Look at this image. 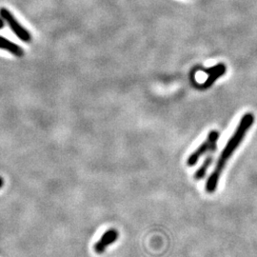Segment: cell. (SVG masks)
<instances>
[{
	"mask_svg": "<svg viewBox=\"0 0 257 257\" xmlns=\"http://www.w3.org/2000/svg\"><path fill=\"white\" fill-rule=\"evenodd\" d=\"M253 122H254V115L251 112L245 113L240 119L238 126L236 127L233 135L231 136V138L229 139L224 150L222 151L220 156L217 159L216 165L214 167V170L212 171L210 177L206 182L205 189L207 193H213L217 190L218 182L220 180L221 175L226 167V164L228 163L229 159L236 151V149L239 147V145L241 144L246 135L248 134V130L252 126Z\"/></svg>",
	"mask_w": 257,
	"mask_h": 257,
	"instance_id": "obj_1",
	"label": "cell"
},
{
	"mask_svg": "<svg viewBox=\"0 0 257 257\" xmlns=\"http://www.w3.org/2000/svg\"><path fill=\"white\" fill-rule=\"evenodd\" d=\"M219 133L217 131H211L206 140L197 148L187 159V164L190 167L195 165L201 156L206 154L214 153L217 150V141L219 139Z\"/></svg>",
	"mask_w": 257,
	"mask_h": 257,
	"instance_id": "obj_2",
	"label": "cell"
},
{
	"mask_svg": "<svg viewBox=\"0 0 257 257\" xmlns=\"http://www.w3.org/2000/svg\"><path fill=\"white\" fill-rule=\"evenodd\" d=\"M0 18L7 22L11 30L14 32V34L19 37L20 40L29 43L32 40V36L29 33L27 29L23 27L17 19L14 17V15L6 8H0Z\"/></svg>",
	"mask_w": 257,
	"mask_h": 257,
	"instance_id": "obj_3",
	"label": "cell"
},
{
	"mask_svg": "<svg viewBox=\"0 0 257 257\" xmlns=\"http://www.w3.org/2000/svg\"><path fill=\"white\" fill-rule=\"evenodd\" d=\"M118 238V232L117 230L114 229H110L107 230L103 235H102L100 240L95 244L94 249L96 252L102 253L108 246L111 245L112 243H114Z\"/></svg>",
	"mask_w": 257,
	"mask_h": 257,
	"instance_id": "obj_4",
	"label": "cell"
},
{
	"mask_svg": "<svg viewBox=\"0 0 257 257\" xmlns=\"http://www.w3.org/2000/svg\"><path fill=\"white\" fill-rule=\"evenodd\" d=\"M0 50L6 51L17 57H23L24 51L21 47L8 40L5 37H0Z\"/></svg>",
	"mask_w": 257,
	"mask_h": 257,
	"instance_id": "obj_5",
	"label": "cell"
},
{
	"mask_svg": "<svg viewBox=\"0 0 257 257\" xmlns=\"http://www.w3.org/2000/svg\"><path fill=\"white\" fill-rule=\"evenodd\" d=\"M212 161H213V153H211V154L208 155V157L205 159V161L203 162L201 167L195 173L194 178L196 180H201V179L205 177V175H206L207 172H208V169L211 167Z\"/></svg>",
	"mask_w": 257,
	"mask_h": 257,
	"instance_id": "obj_6",
	"label": "cell"
},
{
	"mask_svg": "<svg viewBox=\"0 0 257 257\" xmlns=\"http://www.w3.org/2000/svg\"><path fill=\"white\" fill-rule=\"evenodd\" d=\"M214 71H212L211 73V76L209 78V80L206 82L205 85H211L212 83L214 82L220 75L225 74V71H226V68L224 65L219 64L217 65L216 67L213 68Z\"/></svg>",
	"mask_w": 257,
	"mask_h": 257,
	"instance_id": "obj_7",
	"label": "cell"
},
{
	"mask_svg": "<svg viewBox=\"0 0 257 257\" xmlns=\"http://www.w3.org/2000/svg\"><path fill=\"white\" fill-rule=\"evenodd\" d=\"M3 186H4V179L0 176V189H1Z\"/></svg>",
	"mask_w": 257,
	"mask_h": 257,
	"instance_id": "obj_8",
	"label": "cell"
},
{
	"mask_svg": "<svg viewBox=\"0 0 257 257\" xmlns=\"http://www.w3.org/2000/svg\"><path fill=\"white\" fill-rule=\"evenodd\" d=\"M4 27V22H3V19H0V29Z\"/></svg>",
	"mask_w": 257,
	"mask_h": 257,
	"instance_id": "obj_9",
	"label": "cell"
}]
</instances>
